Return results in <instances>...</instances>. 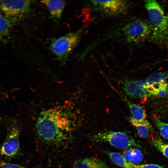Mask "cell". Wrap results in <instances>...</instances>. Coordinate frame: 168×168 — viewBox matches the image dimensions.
<instances>
[{
    "mask_svg": "<svg viewBox=\"0 0 168 168\" xmlns=\"http://www.w3.org/2000/svg\"><path fill=\"white\" fill-rule=\"evenodd\" d=\"M72 168H110L103 161L96 158H86L77 161Z\"/></svg>",
    "mask_w": 168,
    "mask_h": 168,
    "instance_id": "10",
    "label": "cell"
},
{
    "mask_svg": "<svg viewBox=\"0 0 168 168\" xmlns=\"http://www.w3.org/2000/svg\"><path fill=\"white\" fill-rule=\"evenodd\" d=\"M19 135L20 131L17 128L13 127L10 129L0 148L1 155L11 157L18 153L20 148Z\"/></svg>",
    "mask_w": 168,
    "mask_h": 168,
    "instance_id": "8",
    "label": "cell"
},
{
    "mask_svg": "<svg viewBox=\"0 0 168 168\" xmlns=\"http://www.w3.org/2000/svg\"><path fill=\"white\" fill-rule=\"evenodd\" d=\"M109 157L114 164L122 168H133L134 164L128 161L124 156L117 152H108Z\"/></svg>",
    "mask_w": 168,
    "mask_h": 168,
    "instance_id": "14",
    "label": "cell"
},
{
    "mask_svg": "<svg viewBox=\"0 0 168 168\" xmlns=\"http://www.w3.org/2000/svg\"><path fill=\"white\" fill-rule=\"evenodd\" d=\"M166 17L168 23V13L167 15L166 16Z\"/></svg>",
    "mask_w": 168,
    "mask_h": 168,
    "instance_id": "24",
    "label": "cell"
},
{
    "mask_svg": "<svg viewBox=\"0 0 168 168\" xmlns=\"http://www.w3.org/2000/svg\"><path fill=\"white\" fill-rule=\"evenodd\" d=\"M128 104L133 119L138 122L145 120L146 114L145 110L142 107L128 101Z\"/></svg>",
    "mask_w": 168,
    "mask_h": 168,
    "instance_id": "15",
    "label": "cell"
},
{
    "mask_svg": "<svg viewBox=\"0 0 168 168\" xmlns=\"http://www.w3.org/2000/svg\"><path fill=\"white\" fill-rule=\"evenodd\" d=\"M146 81L148 88L154 87L156 86H158L166 82L164 73L157 72L151 74Z\"/></svg>",
    "mask_w": 168,
    "mask_h": 168,
    "instance_id": "16",
    "label": "cell"
},
{
    "mask_svg": "<svg viewBox=\"0 0 168 168\" xmlns=\"http://www.w3.org/2000/svg\"><path fill=\"white\" fill-rule=\"evenodd\" d=\"M91 2L97 9L108 15L123 14L128 8V2L125 0H92Z\"/></svg>",
    "mask_w": 168,
    "mask_h": 168,
    "instance_id": "7",
    "label": "cell"
},
{
    "mask_svg": "<svg viewBox=\"0 0 168 168\" xmlns=\"http://www.w3.org/2000/svg\"><path fill=\"white\" fill-rule=\"evenodd\" d=\"M166 79L168 78V72H165ZM168 83V82H167Z\"/></svg>",
    "mask_w": 168,
    "mask_h": 168,
    "instance_id": "23",
    "label": "cell"
},
{
    "mask_svg": "<svg viewBox=\"0 0 168 168\" xmlns=\"http://www.w3.org/2000/svg\"><path fill=\"white\" fill-rule=\"evenodd\" d=\"M152 142L157 149L168 158V143H164L161 139L158 138L153 139Z\"/></svg>",
    "mask_w": 168,
    "mask_h": 168,
    "instance_id": "19",
    "label": "cell"
},
{
    "mask_svg": "<svg viewBox=\"0 0 168 168\" xmlns=\"http://www.w3.org/2000/svg\"><path fill=\"white\" fill-rule=\"evenodd\" d=\"M144 3L152 28L153 40L159 42L164 41L168 36V23L166 16L156 1L146 0Z\"/></svg>",
    "mask_w": 168,
    "mask_h": 168,
    "instance_id": "2",
    "label": "cell"
},
{
    "mask_svg": "<svg viewBox=\"0 0 168 168\" xmlns=\"http://www.w3.org/2000/svg\"><path fill=\"white\" fill-rule=\"evenodd\" d=\"M123 89L131 97L142 98L150 96L149 89L144 80H126L123 83Z\"/></svg>",
    "mask_w": 168,
    "mask_h": 168,
    "instance_id": "9",
    "label": "cell"
},
{
    "mask_svg": "<svg viewBox=\"0 0 168 168\" xmlns=\"http://www.w3.org/2000/svg\"><path fill=\"white\" fill-rule=\"evenodd\" d=\"M0 168H26L22 165L5 161H0Z\"/></svg>",
    "mask_w": 168,
    "mask_h": 168,
    "instance_id": "21",
    "label": "cell"
},
{
    "mask_svg": "<svg viewBox=\"0 0 168 168\" xmlns=\"http://www.w3.org/2000/svg\"><path fill=\"white\" fill-rule=\"evenodd\" d=\"M123 31L128 42L136 43L144 40L152 35V28L150 24L147 21L137 19L124 26Z\"/></svg>",
    "mask_w": 168,
    "mask_h": 168,
    "instance_id": "5",
    "label": "cell"
},
{
    "mask_svg": "<svg viewBox=\"0 0 168 168\" xmlns=\"http://www.w3.org/2000/svg\"><path fill=\"white\" fill-rule=\"evenodd\" d=\"M129 120L131 124L136 128L140 137L147 138L149 136L150 131L152 128L147 120L138 122L133 119L132 117L129 118Z\"/></svg>",
    "mask_w": 168,
    "mask_h": 168,
    "instance_id": "13",
    "label": "cell"
},
{
    "mask_svg": "<svg viewBox=\"0 0 168 168\" xmlns=\"http://www.w3.org/2000/svg\"><path fill=\"white\" fill-rule=\"evenodd\" d=\"M37 132L41 138L50 143L65 140L72 129L68 115L60 110L53 109L41 114L36 124Z\"/></svg>",
    "mask_w": 168,
    "mask_h": 168,
    "instance_id": "1",
    "label": "cell"
},
{
    "mask_svg": "<svg viewBox=\"0 0 168 168\" xmlns=\"http://www.w3.org/2000/svg\"><path fill=\"white\" fill-rule=\"evenodd\" d=\"M92 139L96 142H106L119 149H126L139 145L131 137L121 132L108 131L98 133L94 135Z\"/></svg>",
    "mask_w": 168,
    "mask_h": 168,
    "instance_id": "6",
    "label": "cell"
},
{
    "mask_svg": "<svg viewBox=\"0 0 168 168\" xmlns=\"http://www.w3.org/2000/svg\"><path fill=\"white\" fill-rule=\"evenodd\" d=\"M80 39L78 32L68 33L53 40L50 49L58 59L63 61L78 43Z\"/></svg>",
    "mask_w": 168,
    "mask_h": 168,
    "instance_id": "4",
    "label": "cell"
},
{
    "mask_svg": "<svg viewBox=\"0 0 168 168\" xmlns=\"http://www.w3.org/2000/svg\"><path fill=\"white\" fill-rule=\"evenodd\" d=\"M31 4L29 0H0V13L14 24L29 13Z\"/></svg>",
    "mask_w": 168,
    "mask_h": 168,
    "instance_id": "3",
    "label": "cell"
},
{
    "mask_svg": "<svg viewBox=\"0 0 168 168\" xmlns=\"http://www.w3.org/2000/svg\"><path fill=\"white\" fill-rule=\"evenodd\" d=\"M123 156L128 161L135 164L141 161L143 158L141 150L136 148H131L126 151Z\"/></svg>",
    "mask_w": 168,
    "mask_h": 168,
    "instance_id": "17",
    "label": "cell"
},
{
    "mask_svg": "<svg viewBox=\"0 0 168 168\" xmlns=\"http://www.w3.org/2000/svg\"><path fill=\"white\" fill-rule=\"evenodd\" d=\"M155 124L162 136L168 140V124L161 122L157 118L155 119Z\"/></svg>",
    "mask_w": 168,
    "mask_h": 168,
    "instance_id": "20",
    "label": "cell"
},
{
    "mask_svg": "<svg viewBox=\"0 0 168 168\" xmlns=\"http://www.w3.org/2000/svg\"><path fill=\"white\" fill-rule=\"evenodd\" d=\"M133 168H164L162 166L156 164H145L135 165L134 164Z\"/></svg>",
    "mask_w": 168,
    "mask_h": 168,
    "instance_id": "22",
    "label": "cell"
},
{
    "mask_svg": "<svg viewBox=\"0 0 168 168\" xmlns=\"http://www.w3.org/2000/svg\"><path fill=\"white\" fill-rule=\"evenodd\" d=\"M41 2L46 6L53 17L56 19L60 18L65 5L64 1L49 0L43 1Z\"/></svg>",
    "mask_w": 168,
    "mask_h": 168,
    "instance_id": "11",
    "label": "cell"
},
{
    "mask_svg": "<svg viewBox=\"0 0 168 168\" xmlns=\"http://www.w3.org/2000/svg\"><path fill=\"white\" fill-rule=\"evenodd\" d=\"M13 24L0 13V42H6L10 39Z\"/></svg>",
    "mask_w": 168,
    "mask_h": 168,
    "instance_id": "12",
    "label": "cell"
},
{
    "mask_svg": "<svg viewBox=\"0 0 168 168\" xmlns=\"http://www.w3.org/2000/svg\"><path fill=\"white\" fill-rule=\"evenodd\" d=\"M150 96L164 97L168 94V83L166 82L156 87L149 88Z\"/></svg>",
    "mask_w": 168,
    "mask_h": 168,
    "instance_id": "18",
    "label": "cell"
}]
</instances>
